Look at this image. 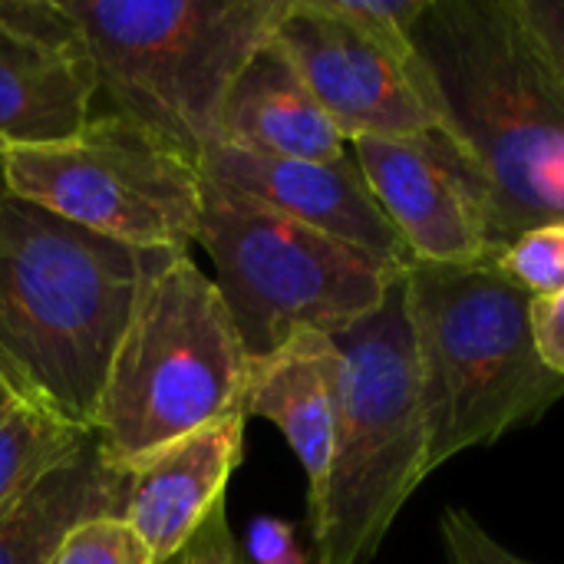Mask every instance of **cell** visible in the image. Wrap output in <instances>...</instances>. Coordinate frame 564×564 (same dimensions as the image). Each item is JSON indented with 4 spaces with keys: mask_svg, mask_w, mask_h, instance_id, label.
I'll list each match as a JSON object with an SVG mask.
<instances>
[{
    "mask_svg": "<svg viewBox=\"0 0 564 564\" xmlns=\"http://www.w3.org/2000/svg\"><path fill=\"white\" fill-rule=\"evenodd\" d=\"M221 142L307 162H337L350 155V142L337 132L274 36L231 83L221 112Z\"/></svg>",
    "mask_w": 564,
    "mask_h": 564,
    "instance_id": "9a60e30c",
    "label": "cell"
},
{
    "mask_svg": "<svg viewBox=\"0 0 564 564\" xmlns=\"http://www.w3.org/2000/svg\"><path fill=\"white\" fill-rule=\"evenodd\" d=\"M122 492L126 476L89 440L26 496L0 509V564H50L76 525L119 516Z\"/></svg>",
    "mask_w": 564,
    "mask_h": 564,
    "instance_id": "2e32d148",
    "label": "cell"
},
{
    "mask_svg": "<svg viewBox=\"0 0 564 564\" xmlns=\"http://www.w3.org/2000/svg\"><path fill=\"white\" fill-rule=\"evenodd\" d=\"M13 400H20V397H17V390H13V387H10V383L0 377V413H3V410L13 403Z\"/></svg>",
    "mask_w": 564,
    "mask_h": 564,
    "instance_id": "484cf974",
    "label": "cell"
},
{
    "mask_svg": "<svg viewBox=\"0 0 564 564\" xmlns=\"http://www.w3.org/2000/svg\"><path fill=\"white\" fill-rule=\"evenodd\" d=\"M344 357L340 416L324 492L307 506L317 564H370L430 473V426L403 278L354 327L330 334Z\"/></svg>",
    "mask_w": 564,
    "mask_h": 564,
    "instance_id": "8992f818",
    "label": "cell"
},
{
    "mask_svg": "<svg viewBox=\"0 0 564 564\" xmlns=\"http://www.w3.org/2000/svg\"><path fill=\"white\" fill-rule=\"evenodd\" d=\"M496 271L522 288L529 297L564 291V221L519 235L499 251Z\"/></svg>",
    "mask_w": 564,
    "mask_h": 564,
    "instance_id": "ac0fdd59",
    "label": "cell"
},
{
    "mask_svg": "<svg viewBox=\"0 0 564 564\" xmlns=\"http://www.w3.org/2000/svg\"><path fill=\"white\" fill-rule=\"evenodd\" d=\"M440 542H443L446 564H532L522 555H516L512 549H506L499 539H492L489 529H482L476 516L459 506L443 509Z\"/></svg>",
    "mask_w": 564,
    "mask_h": 564,
    "instance_id": "44dd1931",
    "label": "cell"
},
{
    "mask_svg": "<svg viewBox=\"0 0 564 564\" xmlns=\"http://www.w3.org/2000/svg\"><path fill=\"white\" fill-rule=\"evenodd\" d=\"M248 350L195 258L169 254L142 284L99 390L93 440L112 469L241 410Z\"/></svg>",
    "mask_w": 564,
    "mask_h": 564,
    "instance_id": "5b68a950",
    "label": "cell"
},
{
    "mask_svg": "<svg viewBox=\"0 0 564 564\" xmlns=\"http://www.w3.org/2000/svg\"><path fill=\"white\" fill-rule=\"evenodd\" d=\"M202 178L297 225L330 235L380 264L406 271L413 261L373 202L354 155L337 162L278 159L218 142L202 159Z\"/></svg>",
    "mask_w": 564,
    "mask_h": 564,
    "instance_id": "7c38bea8",
    "label": "cell"
},
{
    "mask_svg": "<svg viewBox=\"0 0 564 564\" xmlns=\"http://www.w3.org/2000/svg\"><path fill=\"white\" fill-rule=\"evenodd\" d=\"M413 53L420 96L489 188L496 248L564 221V89L512 0H430Z\"/></svg>",
    "mask_w": 564,
    "mask_h": 564,
    "instance_id": "6da1fadb",
    "label": "cell"
},
{
    "mask_svg": "<svg viewBox=\"0 0 564 564\" xmlns=\"http://www.w3.org/2000/svg\"><path fill=\"white\" fill-rule=\"evenodd\" d=\"M89 440L93 433L59 420L40 403L13 400L0 413V509L26 496Z\"/></svg>",
    "mask_w": 564,
    "mask_h": 564,
    "instance_id": "e0dca14e",
    "label": "cell"
},
{
    "mask_svg": "<svg viewBox=\"0 0 564 564\" xmlns=\"http://www.w3.org/2000/svg\"><path fill=\"white\" fill-rule=\"evenodd\" d=\"M321 7L413 66V30L430 0H321Z\"/></svg>",
    "mask_w": 564,
    "mask_h": 564,
    "instance_id": "d6986e66",
    "label": "cell"
},
{
    "mask_svg": "<svg viewBox=\"0 0 564 564\" xmlns=\"http://www.w3.org/2000/svg\"><path fill=\"white\" fill-rule=\"evenodd\" d=\"M340 377V347L324 330H297L278 350L248 364L241 410L281 430L307 476V506L321 499L330 473Z\"/></svg>",
    "mask_w": 564,
    "mask_h": 564,
    "instance_id": "5bb4252c",
    "label": "cell"
},
{
    "mask_svg": "<svg viewBox=\"0 0 564 564\" xmlns=\"http://www.w3.org/2000/svg\"><path fill=\"white\" fill-rule=\"evenodd\" d=\"M50 564H155L142 539L119 519L102 516L76 525Z\"/></svg>",
    "mask_w": 564,
    "mask_h": 564,
    "instance_id": "ffe728a7",
    "label": "cell"
},
{
    "mask_svg": "<svg viewBox=\"0 0 564 564\" xmlns=\"http://www.w3.org/2000/svg\"><path fill=\"white\" fill-rule=\"evenodd\" d=\"M512 7L564 89V0H512Z\"/></svg>",
    "mask_w": 564,
    "mask_h": 564,
    "instance_id": "7402d4cb",
    "label": "cell"
},
{
    "mask_svg": "<svg viewBox=\"0 0 564 564\" xmlns=\"http://www.w3.org/2000/svg\"><path fill=\"white\" fill-rule=\"evenodd\" d=\"M165 258L89 235L0 185V377L20 400L93 433L116 340Z\"/></svg>",
    "mask_w": 564,
    "mask_h": 564,
    "instance_id": "7a4b0ae2",
    "label": "cell"
},
{
    "mask_svg": "<svg viewBox=\"0 0 564 564\" xmlns=\"http://www.w3.org/2000/svg\"><path fill=\"white\" fill-rule=\"evenodd\" d=\"M274 43L347 142L403 139L440 126L413 83V66L321 0H288Z\"/></svg>",
    "mask_w": 564,
    "mask_h": 564,
    "instance_id": "30bf717a",
    "label": "cell"
},
{
    "mask_svg": "<svg viewBox=\"0 0 564 564\" xmlns=\"http://www.w3.org/2000/svg\"><path fill=\"white\" fill-rule=\"evenodd\" d=\"M0 185L89 235L135 251L182 254L198 241L202 169L119 112L93 116L56 145L3 155Z\"/></svg>",
    "mask_w": 564,
    "mask_h": 564,
    "instance_id": "ba28073f",
    "label": "cell"
},
{
    "mask_svg": "<svg viewBox=\"0 0 564 564\" xmlns=\"http://www.w3.org/2000/svg\"><path fill=\"white\" fill-rule=\"evenodd\" d=\"M83 33L112 112L188 162L221 142V112L245 63L274 36L288 0H59Z\"/></svg>",
    "mask_w": 564,
    "mask_h": 564,
    "instance_id": "277c9868",
    "label": "cell"
},
{
    "mask_svg": "<svg viewBox=\"0 0 564 564\" xmlns=\"http://www.w3.org/2000/svg\"><path fill=\"white\" fill-rule=\"evenodd\" d=\"M350 155L413 264H496L489 188L449 132L354 139Z\"/></svg>",
    "mask_w": 564,
    "mask_h": 564,
    "instance_id": "9c48e42d",
    "label": "cell"
},
{
    "mask_svg": "<svg viewBox=\"0 0 564 564\" xmlns=\"http://www.w3.org/2000/svg\"><path fill=\"white\" fill-rule=\"evenodd\" d=\"M245 420V413H231L119 469L126 476L119 519L155 564L178 558L225 502V486L241 463Z\"/></svg>",
    "mask_w": 564,
    "mask_h": 564,
    "instance_id": "4fadbf2b",
    "label": "cell"
},
{
    "mask_svg": "<svg viewBox=\"0 0 564 564\" xmlns=\"http://www.w3.org/2000/svg\"><path fill=\"white\" fill-rule=\"evenodd\" d=\"M529 321H532V337H535V350L542 364L552 373L564 377V291L532 297Z\"/></svg>",
    "mask_w": 564,
    "mask_h": 564,
    "instance_id": "cb8c5ba5",
    "label": "cell"
},
{
    "mask_svg": "<svg viewBox=\"0 0 564 564\" xmlns=\"http://www.w3.org/2000/svg\"><path fill=\"white\" fill-rule=\"evenodd\" d=\"M178 564H245L238 542L228 529L225 502L208 516V522L195 532V539L178 555Z\"/></svg>",
    "mask_w": 564,
    "mask_h": 564,
    "instance_id": "d4e9b609",
    "label": "cell"
},
{
    "mask_svg": "<svg viewBox=\"0 0 564 564\" xmlns=\"http://www.w3.org/2000/svg\"><path fill=\"white\" fill-rule=\"evenodd\" d=\"M245 552L251 564H311L307 552L297 542L294 525L274 516H258L248 525Z\"/></svg>",
    "mask_w": 564,
    "mask_h": 564,
    "instance_id": "603a6c76",
    "label": "cell"
},
{
    "mask_svg": "<svg viewBox=\"0 0 564 564\" xmlns=\"http://www.w3.org/2000/svg\"><path fill=\"white\" fill-rule=\"evenodd\" d=\"M403 294L430 426V473L539 423L562 403L564 377L535 350L532 297L496 264H410Z\"/></svg>",
    "mask_w": 564,
    "mask_h": 564,
    "instance_id": "3957f363",
    "label": "cell"
},
{
    "mask_svg": "<svg viewBox=\"0 0 564 564\" xmlns=\"http://www.w3.org/2000/svg\"><path fill=\"white\" fill-rule=\"evenodd\" d=\"M93 53L59 0H0V159L56 145L93 119Z\"/></svg>",
    "mask_w": 564,
    "mask_h": 564,
    "instance_id": "8fae6325",
    "label": "cell"
},
{
    "mask_svg": "<svg viewBox=\"0 0 564 564\" xmlns=\"http://www.w3.org/2000/svg\"><path fill=\"white\" fill-rule=\"evenodd\" d=\"M215 264V288L248 357L278 350L297 330L340 334L373 314L403 271L205 182L195 241Z\"/></svg>",
    "mask_w": 564,
    "mask_h": 564,
    "instance_id": "52a82bcc",
    "label": "cell"
}]
</instances>
